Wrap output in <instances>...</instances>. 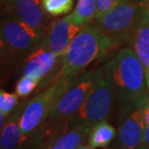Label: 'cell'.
I'll return each instance as SVG.
<instances>
[{
  "label": "cell",
  "mask_w": 149,
  "mask_h": 149,
  "mask_svg": "<svg viewBox=\"0 0 149 149\" xmlns=\"http://www.w3.org/2000/svg\"><path fill=\"white\" fill-rule=\"evenodd\" d=\"M102 68L116 94L117 116L125 109L141 106L147 99L145 69L132 47L118 50Z\"/></svg>",
  "instance_id": "6da1fadb"
},
{
  "label": "cell",
  "mask_w": 149,
  "mask_h": 149,
  "mask_svg": "<svg viewBox=\"0 0 149 149\" xmlns=\"http://www.w3.org/2000/svg\"><path fill=\"white\" fill-rule=\"evenodd\" d=\"M118 47L112 39L105 34L97 24L85 26L68 47L61 57L58 79H74L94 61L104 57Z\"/></svg>",
  "instance_id": "7a4b0ae2"
},
{
  "label": "cell",
  "mask_w": 149,
  "mask_h": 149,
  "mask_svg": "<svg viewBox=\"0 0 149 149\" xmlns=\"http://www.w3.org/2000/svg\"><path fill=\"white\" fill-rule=\"evenodd\" d=\"M0 36L2 64H12L25 59L44 41L46 34L11 15L1 20Z\"/></svg>",
  "instance_id": "3957f363"
},
{
  "label": "cell",
  "mask_w": 149,
  "mask_h": 149,
  "mask_svg": "<svg viewBox=\"0 0 149 149\" xmlns=\"http://www.w3.org/2000/svg\"><path fill=\"white\" fill-rule=\"evenodd\" d=\"M77 77H56L44 91L36 95L25 105L20 116L19 126L23 136L29 141V143L32 136L41 129V127L52 114L60 98L74 84Z\"/></svg>",
  "instance_id": "277c9868"
},
{
  "label": "cell",
  "mask_w": 149,
  "mask_h": 149,
  "mask_svg": "<svg viewBox=\"0 0 149 149\" xmlns=\"http://www.w3.org/2000/svg\"><path fill=\"white\" fill-rule=\"evenodd\" d=\"M114 112H118L117 98L103 71L71 123L91 131L95 125L108 120Z\"/></svg>",
  "instance_id": "5b68a950"
},
{
  "label": "cell",
  "mask_w": 149,
  "mask_h": 149,
  "mask_svg": "<svg viewBox=\"0 0 149 149\" xmlns=\"http://www.w3.org/2000/svg\"><path fill=\"white\" fill-rule=\"evenodd\" d=\"M139 0H124L97 19L96 24L118 46L131 45L139 19Z\"/></svg>",
  "instance_id": "8992f818"
},
{
  "label": "cell",
  "mask_w": 149,
  "mask_h": 149,
  "mask_svg": "<svg viewBox=\"0 0 149 149\" xmlns=\"http://www.w3.org/2000/svg\"><path fill=\"white\" fill-rule=\"evenodd\" d=\"M141 106L127 109L118 114L117 136L112 148L136 149L141 145L145 127Z\"/></svg>",
  "instance_id": "52a82bcc"
},
{
  "label": "cell",
  "mask_w": 149,
  "mask_h": 149,
  "mask_svg": "<svg viewBox=\"0 0 149 149\" xmlns=\"http://www.w3.org/2000/svg\"><path fill=\"white\" fill-rule=\"evenodd\" d=\"M82 29L83 27L77 24L70 15H68L53 20L49 25L45 38L50 50L57 57L61 58L74 37Z\"/></svg>",
  "instance_id": "ba28073f"
},
{
  "label": "cell",
  "mask_w": 149,
  "mask_h": 149,
  "mask_svg": "<svg viewBox=\"0 0 149 149\" xmlns=\"http://www.w3.org/2000/svg\"><path fill=\"white\" fill-rule=\"evenodd\" d=\"M58 58L47 44L46 38L33 52L23 59L22 76H27L42 81L54 70Z\"/></svg>",
  "instance_id": "9c48e42d"
},
{
  "label": "cell",
  "mask_w": 149,
  "mask_h": 149,
  "mask_svg": "<svg viewBox=\"0 0 149 149\" xmlns=\"http://www.w3.org/2000/svg\"><path fill=\"white\" fill-rule=\"evenodd\" d=\"M6 2L13 10L12 16L46 34V12L42 7V0H7Z\"/></svg>",
  "instance_id": "30bf717a"
},
{
  "label": "cell",
  "mask_w": 149,
  "mask_h": 149,
  "mask_svg": "<svg viewBox=\"0 0 149 149\" xmlns=\"http://www.w3.org/2000/svg\"><path fill=\"white\" fill-rule=\"evenodd\" d=\"M26 104H19L8 116L4 128L1 130L0 149H26L29 141L23 136L20 130V116Z\"/></svg>",
  "instance_id": "8fae6325"
},
{
  "label": "cell",
  "mask_w": 149,
  "mask_h": 149,
  "mask_svg": "<svg viewBox=\"0 0 149 149\" xmlns=\"http://www.w3.org/2000/svg\"><path fill=\"white\" fill-rule=\"evenodd\" d=\"M89 133V130L70 122L55 129L45 142H52L62 149H79L85 142L87 144Z\"/></svg>",
  "instance_id": "7c38bea8"
},
{
  "label": "cell",
  "mask_w": 149,
  "mask_h": 149,
  "mask_svg": "<svg viewBox=\"0 0 149 149\" xmlns=\"http://www.w3.org/2000/svg\"><path fill=\"white\" fill-rule=\"evenodd\" d=\"M131 46L143 65L145 72L149 71V20L141 13Z\"/></svg>",
  "instance_id": "4fadbf2b"
},
{
  "label": "cell",
  "mask_w": 149,
  "mask_h": 149,
  "mask_svg": "<svg viewBox=\"0 0 149 149\" xmlns=\"http://www.w3.org/2000/svg\"><path fill=\"white\" fill-rule=\"evenodd\" d=\"M117 136L115 127L108 120L102 121L92 128L89 133L87 144L93 149L108 148Z\"/></svg>",
  "instance_id": "5bb4252c"
},
{
  "label": "cell",
  "mask_w": 149,
  "mask_h": 149,
  "mask_svg": "<svg viewBox=\"0 0 149 149\" xmlns=\"http://www.w3.org/2000/svg\"><path fill=\"white\" fill-rule=\"evenodd\" d=\"M70 16L77 24L84 28L97 19V1L96 0H77L74 10L70 14Z\"/></svg>",
  "instance_id": "9a60e30c"
},
{
  "label": "cell",
  "mask_w": 149,
  "mask_h": 149,
  "mask_svg": "<svg viewBox=\"0 0 149 149\" xmlns=\"http://www.w3.org/2000/svg\"><path fill=\"white\" fill-rule=\"evenodd\" d=\"M74 0H42V7L46 14L52 17L66 16L73 10Z\"/></svg>",
  "instance_id": "2e32d148"
},
{
  "label": "cell",
  "mask_w": 149,
  "mask_h": 149,
  "mask_svg": "<svg viewBox=\"0 0 149 149\" xmlns=\"http://www.w3.org/2000/svg\"><path fill=\"white\" fill-rule=\"evenodd\" d=\"M41 81L33 77L27 76H22V77L17 80L16 85V94L19 97L24 98L30 95L35 89L37 88L38 84Z\"/></svg>",
  "instance_id": "e0dca14e"
},
{
  "label": "cell",
  "mask_w": 149,
  "mask_h": 149,
  "mask_svg": "<svg viewBox=\"0 0 149 149\" xmlns=\"http://www.w3.org/2000/svg\"><path fill=\"white\" fill-rule=\"evenodd\" d=\"M19 105V96L16 93L5 91L1 89L0 91V112L10 114Z\"/></svg>",
  "instance_id": "ac0fdd59"
},
{
  "label": "cell",
  "mask_w": 149,
  "mask_h": 149,
  "mask_svg": "<svg viewBox=\"0 0 149 149\" xmlns=\"http://www.w3.org/2000/svg\"><path fill=\"white\" fill-rule=\"evenodd\" d=\"M96 1L98 5L97 19H99V17L104 16L106 13H108L109 11H111V9L119 5L121 2H123L124 0H96Z\"/></svg>",
  "instance_id": "d6986e66"
},
{
  "label": "cell",
  "mask_w": 149,
  "mask_h": 149,
  "mask_svg": "<svg viewBox=\"0 0 149 149\" xmlns=\"http://www.w3.org/2000/svg\"><path fill=\"white\" fill-rule=\"evenodd\" d=\"M142 109V115H143V120L145 126L149 125V96L147 99L144 101V103L141 106Z\"/></svg>",
  "instance_id": "ffe728a7"
},
{
  "label": "cell",
  "mask_w": 149,
  "mask_h": 149,
  "mask_svg": "<svg viewBox=\"0 0 149 149\" xmlns=\"http://www.w3.org/2000/svg\"><path fill=\"white\" fill-rule=\"evenodd\" d=\"M141 13L149 20V0H139Z\"/></svg>",
  "instance_id": "44dd1931"
},
{
  "label": "cell",
  "mask_w": 149,
  "mask_h": 149,
  "mask_svg": "<svg viewBox=\"0 0 149 149\" xmlns=\"http://www.w3.org/2000/svg\"><path fill=\"white\" fill-rule=\"evenodd\" d=\"M141 144L145 145L149 148V125L144 127L143 130V134H142V141H141Z\"/></svg>",
  "instance_id": "7402d4cb"
},
{
  "label": "cell",
  "mask_w": 149,
  "mask_h": 149,
  "mask_svg": "<svg viewBox=\"0 0 149 149\" xmlns=\"http://www.w3.org/2000/svg\"><path fill=\"white\" fill-rule=\"evenodd\" d=\"M39 149H62L57 145L52 143V142H44L43 144H41L40 146H38Z\"/></svg>",
  "instance_id": "603a6c76"
},
{
  "label": "cell",
  "mask_w": 149,
  "mask_h": 149,
  "mask_svg": "<svg viewBox=\"0 0 149 149\" xmlns=\"http://www.w3.org/2000/svg\"><path fill=\"white\" fill-rule=\"evenodd\" d=\"M145 77H146V85H147V91L149 95V71L148 72H145Z\"/></svg>",
  "instance_id": "cb8c5ba5"
},
{
  "label": "cell",
  "mask_w": 149,
  "mask_h": 149,
  "mask_svg": "<svg viewBox=\"0 0 149 149\" xmlns=\"http://www.w3.org/2000/svg\"><path fill=\"white\" fill-rule=\"evenodd\" d=\"M79 149H93V148H91L88 144H84V145H82V146H80Z\"/></svg>",
  "instance_id": "d4e9b609"
},
{
  "label": "cell",
  "mask_w": 149,
  "mask_h": 149,
  "mask_svg": "<svg viewBox=\"0 0 149 149\" xmlns=\"http://www.w3.org/2000/svg\"><path fill=\"white\" fill-rule=\"evenodd\" d=\"M136 149H149L147 146H145V145H143V144H141V145H139V146L136 148Z\"/></svg>",
  "instance_id": "484cf974"
},
{
  "label": "cell",
  "mask_w": 149,
  "mask_h": 149,
  "mask_svg": "<svg viewBox=\"0 0 149 149\" xmlns=\"http://www.w3.org/2000/svg\"><path fill=\"white\" fill-rule=\"evenodd\" d=\"M105 149H114V148H112V147H108V148H105Z\"/></svg>",
  "instance_id": "4316f807"
},
{
  "label": "cell",
  "mask_w": 149,
  "mask_h": 149,
  "mask_svg": "<svg viewBox=\"0 0 149 149\" xmlns=\"http://www.w3.org/2000/svg\"><path fill=\"white\" fill-rule=\"evenodd\" d=\"M33 149H39V147H33Z\"/></svg>",
  "instance_id": "83f0119b"
},
{
  "label": "cell",
  "mask_w": 149,
  "mask_h": 149,
  "mask_svg": "<svg viewBox=\"0 0 149 149\" xmlns=\"http://www.w3.org/2000/svg\"><path fill=\"white\" fill-rule=\"evenodd\" d=\"M6 1H7V0H2V2H6Z\"/></svg>",
  "instance_id": "f1b7e54d"
}]
</instances>
